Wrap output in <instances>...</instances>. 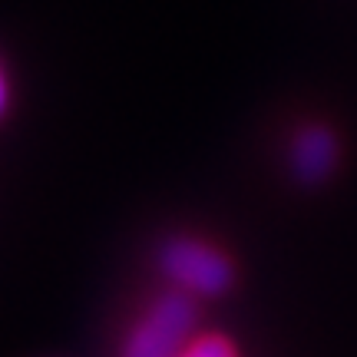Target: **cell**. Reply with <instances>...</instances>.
Segmentation results:
<instances>
[{
  "label": "cell",
  "mask_w": 357,
  "mask_h": 357,
  "mask_svg": "<svg viewBox=\"0 0 357 357\" xmlns=\"http://www.w3.org/2000/svg\"><path fill=\"white\" fill-rule=\"evenodd\" d=\"M7 102H10V83H7V73H3V66H0V119L7 113Z\"/></svg>",
  "instance_id": "5b68a950"
},
{
  "label": "cell",
  "mask_w": 357,
  "mask_h": 357,
  "mask_svg": "<svg viewBox=\"0 0 357 357\" xmlns=\"http://www.w3.org/2000/svg\"><path fill=\"white\" fill-rule=\"evenodd\" d=\"M199 307L195 298L169 288L139 314L132 331L123 337L119 357H178L192 341Z\"/></svg>",
  "instance_id": "6da1fadb"
},
{
  "label": "cell",
  "mask_w": 357,
  "mask_h": 357,
  "mask_svg": "<svg viewBox=\"0 0 357 357\" xmlns=\"http://www.w3.org/2000/svg\"><path fill=\"white\" fill-rule=\"evenodd\" d=\"M337 153L341 146H337L334 129L324 123H307L291 136V149H288L291 176L301 185H321L337 166Z\"/></svg>",
  "instance_id": "3957f363"
},
{
  "label": "cell",
  "mask_w": 357,
  "mask_h": 357,
  "mask_svg": "<svg viewBox=\"0 0 357 357\" xmlns=\"http://www.w3.org/2000/svg\"><path fill=\"white\" fill-rule=\"evenodd\" d=\"M178 357H238V354H235V344L225 334H199V337H192L189 347Z\"/></svg>",
  "instance_id": "277c9868"
},
{
  "label": "cell",
  "mask_w": 357,
  "mask_h": 357,
  "mask_svg": "<svg viewBox=\"0 0 357 357\" xmlns=\"http://www.w3.org/2000/svg\"><path fill=\"white\" fill-rule=\"evenodd\" d=\"M159 271L176 291L192 298H218L235 281V261L218 245L195 235H176L159 248Z\"/></svg>",
  "instance_id": "7a4b0ae2"
}]
</instances>
